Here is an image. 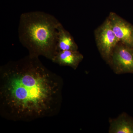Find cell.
I'll use <instances>...</instances> for the list:
<instances>
[{"instance_id":"obj_1","label":"cell","mask_w":133,"mask_h":133,"mask_svg":"<svg viewBox=\"0 0 133 133\" xmlns=\"http://www.w3.org/2000/svg\"><path fill=\"white\" fill-rule=\"evenodd\" d=\"M63 81L29 55L0 68V114L13 121L53 117L62 105Z\"/></svg>"},{"instance_id":"obj_2","label":"cell","mask_w":133,"mask_h":133,"mask_svg":"<svg viewBox=\"0 0 133 133\" xmlns=\"http://www.w3.org/2000/svg\"><path fill=\"white\" fill-rule=\"evenodd\" d=\"M61 23L54 16L41 11L22 14L18 35L30 56L52 60L57 53L58 28Z\"/></svg>"},{"instance_id":"obj_3","label":"cell","mask_w":133,"mask_h":133,"mask_svg":"<svg viewBox=\"0 0 133 133\" xmlns=\"http://www.w3.org/2000/svg\"><path fill=\"white\" fill-rule=\"evenodd\" d=\"M94 35L100 54L108 64L113 51L119 41L114 32L108 17L95 30Z\"/></svg>"},{"instance_id":"obj_4","label":"cell","mask_w":133,"mask_h":133,"mask_svg":"<svg viewBox=\"0 0 133 133\" xmlns=\"http://www.w3.org/2000/svg\"><path fill=\"white\" fill-rule=\"evenodd\" d=\"M108 64L115 73L133 74V49L119 42L115 48Z\"/></svg>"},{"instance_id":"obj_5","label":"cell","mask_w":133,"mask_h":133,"mask_svg":"<svg viewBox=\"0 0 133 133\" xmlns=\"http://www.w3.org/2000/svg\"><path fill=\"white\" fill-rule=\"evenodd\" d=\"M107 17L119 42L133 49V25L114 12Z\"/></svg>"},{"instance_id":"obj_6","label":"cell","mask_w":133,"mask_h":133,"mask_svg":"<svg viewBox=\"0 0 133 133\" xmlns=\"http://www.w3.org/2000/svg\"><path fill=\"white\" fill-rule=\"evenodd\" d=\"M83 58L84 56L78 50H65L57 52L51 61L60 66L76 70Z\"/></svg>"},{"instance_id":"obj_7","label":"cell","mask_w":133,"mask_h":133,"mask_svg":"<svg viewBox=\"0 0 133 133\" xmlns=\"http://www.w3.org/2000/svg\"><path fill=\"white\" fill-rule=\"evenodd\" d=\"M110 133H133V118L123 113L110 120Z\"/></svg>"},{"instance_id":"obj_8","label":"cell","mask_w":133,"mask_h":133,"mask_svg":"<svg viewBox=\"0 0 133 133\" xmlns=\"http://www.w3.org/2000/svg\"><path fill=\"white\" fill-rule=\"evenodd\" d=\"M78 49L73 36L60 23L58 28L57 52L65 50H78Z\"/></svg>"}]
</instances>
